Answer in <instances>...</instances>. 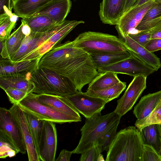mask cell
<instances>
[{
	"mask_svg": "<svg viewBox=\"0 0 161 161\" xmlns=\"http://www.w3.org/2000/svg\"><path fill=\"white\" fill-rule=\"evenodd\" d=\"M139 130L144 144L152 146L158 153L161 145V132L158 125H150Z\"/></svg>",
	"mask_w": 161,
	"mask_h": 161,
	"instance_id": "29",
	"label": "cell"
},
{
	"mask_svg": "<svg viewBox=\"0 0 161 161\" xmlns=\"http://www.w3.org/2000/svg\"><path fill=\"white\" fill-rule=\"evenodd\" d=\"M118 33V37L130 55L153 67L156 71L161 67L160 58L153 52L149 51L145 47L137 43L128 35Z\"/></svg>",
	"mask_w": 161,
	"mask_h": 161,
	"instance_id": "15",
	"label": "cell"
},
{
	"mask_svg": "<svg viewBox=\"0 0 161 161\" xmlns=\"http://www.w3.org/2000/svg\"><path fill=\"white\" fill-rule=\"evenodd\" d=\"M92 62L97 69L125 59L130 54L127 51L103 53L90 54Z\"/></svg>",
	"mask_w": 161,
	"mask_h": 161,
	"instance_id": "26",
	"label": "cell"
},
{
	"mask_svg": "<svg viewBox=\"0 0 161 161\" xmlns=\"http://www.w3.org/2000/svg\"><path fill=\"white\" fill-rule=\"evenodd\" d=\"M31 74L0 76V87L3 90L8 88H13L24 90L29 93L32 92L35 86L30 80Z\"/></svg>",
	"mask_w": 161,
	"mask_h": 161,
	"instance_id": "24",
	"label": "cell"
},
{
	"mask_svg": "<svg viewBox=\"0 0 161 161\" xmlns=\"http://www.w3.org/2000/svg\"><path fill=\"white\" fill-rule=\"evenodd\" d=\"M73 153V151H70L65 149H63L61 150L58 157L55 161H69Z\"/></svg>",
	"mask_w": 161,
	"mask_h": 161,
	"instance_id": "43",
	"label": "cell"
},
{
	"mask_svg": "<svg viewBox=\"0 0 161 161\" xmlns=\"http://www.w3.org/2000/svg\"><path fill=\"white\" fill-rule=\"evenodd\" d=\"M143 142L140 131L130 126L117 133L106 161H142Z\"/></svg>",
	"mask_w": 161,
	"mask_h": 161,
	"instance_id": "2",
	"label": "cell"
},
{
	"mask_svg": "<svg viewBox=\"0 0 161 161\" xmlns=\"http://www.w3.org/2000/svg\"><path fill=\"white\" fill-rule=\"evenodd\" d=\"M126 86L125 82L120 81L112 86L102 90L87 89L85 93L89 96L104 100L108 103L119 97L125 89Z\"/></svg>",
	"mask_w": 161,
	"mask_h": 161,
	"instance_id": "27",
	"label": "cell"
},
{
	"mask_svg": "<svg viewBox=\"0 0 161 161\" xmlns=\"http://www.w3.org/2000/svg\"><path fill=\"white\" fill-rule=\"evenodd\" d=\"M39 67L46 68L69 79L78 91L99 74L90 54L68 41L52 48L41 58Z\"/></svg>",
	"mask_w": 161,
	"mask_h": 161,
	"instance_id": "1",
	"label": "cell"
},
{
	"mask_svg": "<svg viewBox=\"0 0 161 161\" xmlns=\"http://www.w3.org/2000/svg\"><path fill=\"white\" fill-rule=\"evenodd\" d=\"M21 22L27 25L31 32L38 33L47 32L58 25L50 17L44 15H33L22 18Z\"/></svg>",
	"mask_w": 161,
	"mask_h": 161,
	"instance_id": "25",
	"label": "cell"
},
{
	"mask_svg": "<svg viewBox=\"0 0 161 161\" xmlns=\"http://www.w3.org/2000/svg\"><path fill=\"white\" fill-rule=\"evenodd\" d=\"M14 7V0H0V15L6 14L13 15L12 9Z\"/></svg>",
	"mask_w": 161,
	"mask_h": 161,
	"instance_id": "41",
	"label": "cell"
},
{
	"mask_svg": "<svg viewBox=\"0 0 161 161\" xmlns=\"http://www.w3.org/2000/svg\"><path fill=\"white\" fill-rule=\"evenodd\" d=\"M142 161H161V157L152 146L143 144Z\"/></svg>",
	"mask_w": 161,
	"mask_h": 161,
	"instance_id": "36",
	"label": "cell"
},
{
	"mask_svg": "<svg viewBox=\"0 0 161 161\" xmlns=\"http://www.w3.org/2000/svg\"><path fill=\"white\" fill-rule=\"evenodd\" d=\"M63 25V23L57 25L49 31L43 33L31 32L29 36L25 37L19 49L8 59L13 62L20 61L52 36Z\"/></svg>",
	"mask_w": 161,
	"mask_h": 161,
	"instance_id": "14",
	"label": "cell"
},
{
	"mask_svg": "<svg viewBox=\"0 0 161 161\" xmlns=\"http://www.w3.org/2000/svg\"><path fill=\"white\" fill-rule=\"evenodd\" d=\"M120 81L116 73L108 71L99 73L89 84L87 89L102 90L112 86Z\"/></svg>",
	"mask_w": 161,
	"mask_h": 161,
	"instance_id": "28",
	"label": "cell"
},
{
	"mask_svg": "<svg viewBox=\"0 0 161 161\" xmlns=\"http://www.w3.org/2000/svg\"><path fill=\"white\" fill-rule=\"evenodd\" d=\"M30 80L34 85L32 92L66 97L78 91L68 78L50 69L39 67L31 74Z\"/></svg>",
	"mask_w": 161,
	"mask_h": 161,
	"instance_id": "4",
	"label": "cell"
},
{
	"mask_svg": "<svg viewBox=\"0 0 161 161\" xmlns=\"http://www.w3.org/2000/svg\"><path fill=\"white\" fill-rule=\"evenodd\" d=\"M4 91L13 104H18L29 93L24 90L13 88H8Z\"/></svg>",
	"mask_w": 161,
	"mask_h": 161,
	"instance_id": "35",
	"label": "cell"
},
{
	"mask_svg": "<svg viewBox=\"0 0 161 161\" xmlns=\"http://www.w3.org/2000/svg\"><path fill=\"white\" fill-rule=\"evenodd\" d=\"M53 0H14L13 10L18 17L22 18L33 15Z\"/></svg>",
	"mask_w": 161,
	"mask_h": 161,
	"instance_id": "21",
	"label": "cell"
},
{
	"mask_svg": "<svg viewBox=\"0 0 161 161\" xmlns=\"http://www.w3.org/2000/svg\"><path fill=\"white\" fill-rule=\"evenodd\" d=\"M161 22V15L150 20L141 22L136 29L140 32L149 31Z\"/></svg>",
	"mask_w": 161,
	"mask_h": 161,
	"instance_id": "40",
	"label": "cell"
},
{
	"mask_svg": "<svg viewBox=\"0 0 161 161\" xmlns=\"http://www.w3.org/2000/svg\"><path fill=\"white\" fill-rule=\"evenodd\" d=\"M161 15V3L155 2L147 11L142 22L150 20Z\"/></svg>",
	"mask_w": 161,
	"mask_h": 161,
	"instance_id": "38",
	"label": "cell"
},
{
	"mask_svg": "<svg viewBox=\"0 0 161 161\" xmlns=\"http://www.w3.org/2000/svg\"><path fill=\"white\" fill-rule=\"evenodd\" d=\"M147 78L142 75L134 77L123 96L117 100L115 112L122 117L132 109L146 88Z\"/></svg>",
	"mask_w": 161,
	"mask_h": 161,
	"instance_id": "10",
	"label": "cell"
},
{
	"mask_svg": "<svg viewBox=\"0 0 161 161\" xmlns=\"http://www.w3.org/2000/svg\"><path fill=\"white\" fill-rule=\"evenodd\" d=\"M121 116L114 111L103 115L101 112L86 119L80 130L81 137L73 153L81 154L90 149L96 141H98L106 133L117 128Z\"/></svg>",
	"mask_w": 161,
	"mask_h": 161,
	"instance_id": "3",
	"label": "cell"
},
{
	"mask_svg": "<svg viewBox=\"0 0 161 161\" xmlns=\"http://www.w3.org/2000/svg\"><path fill=\"white\" fill-rule=\"evenodd\" d=\"M128 35L133 40L144 47L151 39V34L149 31H142L136 34Z\"/></svg>",
	"mask_w": 161,
	"mask_h": 161,
	"instance_id": "39",
	"label": "cell"
},
{
	"mask_svg": "<svg viewBox=\"0 0 161 161\" xmlns=\"http://www.w3.org/2000/svg\"><path fill=\"white\" fill-rule=\"evenodd\" d=\"M155 2V0H149L142 4L132 7L123 15L115 25L118 32L129 35L140 32L136 28Z\"/></svg>",
	"mask_w": 161,
	"mask_h": 161,
	"instance_id": "9",
	"label": "cell"
},
{
	"mask_svg": "<svg viewBox=\"0 0 161 161\" xmlns=\"http://www.w3.org/2000/svg\"><path fill=\"white\" fill-rule=\"evenodd\" d=\"M0 141L1 158L14 157L19 152L8 140L1 135H0Z\"/></svg>",
	"mask_w": 161,
	"mask_h": 161,
	"instance_id": "34",
	"label": "cell"
},
{
	"mask_svg": "<svg viewBox=\"0 0 161 161\" xmlns=\"http://www.w3.org/2000/svg\"><path fill=\"white\" fill-rule=\"evenodd\" d=\"M22 25L3 42H0V55L4 58H8L19 48L25 36L22 31Z\"/></svg>",
	"mask_w": 161,
	"mask_h": 161,
	"instance_id": "23",
	"label": "cell"
},
{
	"mask_svg": "<svg viewBox=\"0 0 161 161\" xmlns=\"http://www.w3.org/2000/svg\"><path fill=\"white\" fill-rule=\"evenodd\" d=\"M149 31L151 39L161 38V22Z\"/></svg>",
	"mask_w": 161,
	"mask_h": 161,
	"instance_id": "44",
	"label": "cell"
},
{
	"mask_svg": "<svg viewBox=\"0 0 161 161\" xmlns=\"http://www.w3.org/2000/svg\"><path fill=\"white\" fill-rule=\"evenodd\" d=\"M22 25V31L23 33L25 36H29L31 32V31L30 27L26 24L21 22Z\"/></svg>",
	"mask_w": 161,
	"mask_h": 161,
	"instance_id": "46",
	"label": "cell"
},
{
	"mask_svg": "<svg viewBox=\"0 0 161 161\" xmlns=\"http://www.w3.org/2000/svg\"><path fill=\"white\" fill-rule=\"evenodd\" d=\"M155 1L158 3H161V0H155Z\"/></svg>",
	"mask_w": 161,
	"mask_h": 161,
	"instance_id": "50",
	"label": "cell"
},
{
	"mask_svg": "<svg viewBox=\"0 0 161 161\" xmlns=\"http://www.w3.org/2000/svg\"><path fill=\"white\" fill-rule=\"evenodd\" d=\"M105 160L104 159V158L103 156V155L101 154H100L99 156H98L97 161H104Z\"/></svg>",
	"mask_w": 161,
	"mask_h": 161,
	"instance_id": "47",
	"label": "cell"
},
{
	"mask_svg": "<svg viewBox=\"0 0 161 161\" xmlns=\"http://www.w3.org/2000/svg\"><path fill=\"white\" fill-rule=\"evenodd\" d=\"M40 59L13 62L7 58H1L0 76L25 75L39 67Z\"/></svg>",
	"mask_w": 161,
	"mask_h": 161,
	"instance_id": "17",
	"label": "cell"
},
{
	"mask_svg": "<svg viewBox=\"0 0 161 161\" xmlns=\"http://www.w3.org/2000/svg\"><path fill=\"white\" fill-rule=\"evenodd\" d=\"M0 135L8 140L19 152L25 154L26 147L18 125L11 111L0 108Z\"/></svg>",
	"mask_w": 161,
	"mask_h": 161,
	"instance_id": "7",
	"label": "cell"
},
{
	"mask_svg": "<svg viewBox=\"0 0 161 161\" xmlns=\"http://www.w3.org/2000/svg\"><path fill=\"white\" fill-rule=\"evenodd\" d=\"M18 16L14 14L12 16L6 14L0 15V42L7 39L12 30L16 25Z\"/></svg>",
	"mask_w": 161,
	"mask_h": 161,
	"instance_id": "31",
	"label": "cell"
},
{
	"mask_svg": "<svg viewBox=\"0 0 161 161\" xmlns=\"http://www.w3.org/2000/svg\"><path fill=\"white\" fill-rule=\"evenodd\" d=\"M71 5V0H53L33 15H46L60 24L65 21Z\"/></svg>",
	"mask_w": 161,
	"mask_h": 161,
	"instance_id": "20",
	"label": "cell"
},
{
	"mask_svg": "<svg viewBox=\"0 0 161 161\" xmlns=\"http://www.w3.org/2000/svg\"><path fill=\"white\" fill-rule=\"evenodd\" d=\"M72 41L75 47L89 54L127 51L119 37L100 32L85 31Z\"/></svg>",
	"mask_w": 161,
	"mask_h": 161,
	"instance_id": "5",
	"label": "cell"
},
{
	"mask_svg": "<svg viewBox=\"0 0 161 161\" xmlns=\"http://www.w3.org/2000/svg\"><path fill=\"white\" fill-rule=\"evenodd\" d=\"M73 0L75 1V0Z\"/></svg>",
	"mask_w": 161,
	"mask_h": 161,
	"instance_id": "52",
	"label": "cell"
},
{
	"mask_svg": "<svg viewBox=\"0 0 161 161\" xmlns=\"http://www.w3.org/2000/svg\"><path fill=\"white\" fill-rule=\"evenodd\" d=\"M37 100L42 104L62 113L81 118L79 113L66 97L47 94H37Z\"/></svg>",
	"mask_w": 161,
	"mask_h": 161,
	"instance_id": "19",
	"label": "cell"
},
{
	"mask_svg": "<svg viewBox=\"0 0 161 161\" xmlns=\"http://www.w3.org/2000/svg\"><path fill=\"white\" fill-rule=\"evenodd\" d=\"M159 125V129H160V131L161 132V125Z\"/></svg>",
	"mask_w": 161,
	"mask_h": 161,
	"instance_id": "51",
	"label": "cell"
},
{
	"mask_svg": "<svg viewBox=\"0 0 161 161\" xmlns=\"http://www.w3.org/2000/svg\"><path fill=\"white\" fill-rule=\"evenodd\" d=\"M158 153L161 157V146H160V150H159Z\"/></svg>",
	"mask_w": 161,
	"mask_h": 161,
	"instance_id": "49",
	"label": "cell"
},
{
	"mask_svg": "<svg viewBox=\"0 0 161 161\" xmlns=\"http://www.w3.org/2000/svg\"><path fill=\"white\" fill-rule=\"evenodd\" d=\"M55 123L44 121L38 153L41 161L55 160L57 138Z\"/></svg>",
	"mask_w": 161,
	"mask_h": 161,
	"instance_id": "13",
	"label": "cell"
},
{
	"mask_svg": "<svg viewBox=\"0 0 161 161\" xmlns=\"http://www.w3.org/2000/svg\"><path fill=\"white\" fill-rule=\"evenodd\" d=\"M139 0H125L123 11V14L127 12L134 6L136 4Z\"/></svg>",
	"mask_w": 161,
	"mask_h": 161,
	"instance_id": "45",
	"label": "cell"
},
{
	"mask_svg": "<svg viewBox=\"0 0 161 161\" xmlns=\"http://www.w3.org/2000/svg\"><path fill=\"white\" fill-rule=\"evenodd\" d=\"M18 104L24 112L41 120L60 124L81 120V118L62 113L42 104L37 99L36 94L32 92L29 93Z\"/></svg>",
	"mask_w": 161,
	"mask_h": 161,
	"instance_id": "6",
	"label": "cell"
},
{
	"mask_svg": "<svg viewBox=\"0 0 161 161\" xmlns=\"http://www.w3.org/2000/svg\"><path fill=\"white\" fill-rule=\"evenodd\" d=\"M102 147L98 141L93 143L92 146L88 150L81 153L80 161H97L99 155L103 152Z\"/></svg>",
	"mask_w": 161,
	"mask_h": 161,
	"instance_id": "33",
	"label": "cell"
},
{
	"mask_svg": "<svg viewBox=\"0 0 161 161\" xmlns=\"http://www.w3.org/2000/svg\"><path fill=\"white\" fill-rule=\"evenodd\" d=\"M161 100V90L144 95L134 107V114L137 119L147 117L154 110Z\"/></svg>",
	"mask_w": 161,
	"mask_h": 161,
	"instance_id": "22",
	"label": "cell"
},
{
	"mask_svg": "<svg viewBox=\"0 0 161 161\" xmlns=\"http://www.w3.org/2000/svg\"><path fill=\"white\" fill-rule=\"evenodd\" d=\"M79 113L86 119L101 112L108 102L101 98L92 97L78 91L66 97Z\"/></svg>",
	"mask_w": 161,
	"mask_h": 161,
	"instance_id": "12",
	"label": "cell"
},
{
	"mask_svg": "<svg viewBox=\"0 0 161 161\" xmlns=\"http://www.w3.org/2000/svg\"><path fill=\"white\" fill-rule=\"evenodd\" d=\"M9 109L20 129L26 147L28 160L40 161L25 116L24 112L18 104H13Z\"/></svg>",
	"mask_w": 161,
	"mask_h": 161,
	"instance_id": "16",
	"label": "cell"
},
{
	"mask_svg": "<svg viewBox=\"0 0 161 161\" xmlns=\"http://www.w3.org/2000/svg\"><path fill=\"white\" fill-rule=\"evenodd\" d=\"M148 0H140L134 6L142 4Z\"/></svg>",
	"mask_w": 161,
	"mask_h": 161,
	"instance_id": "48",
	"label": "cell"
},
{
	"mask_svg": "<svg viewBox=\"0 0 161 161\" xmlns=\"http://www.w3.org/2000/svg\"><path fill=\"white\" fill-rule=\"evenodd\" d=\"M84 23L82 20H65L60 28L36 49L25 56L20 61L41 59L52 48L60 44L64 39L77 26Z\"/></svg>",
	"mask_w": 161,
	"mask_h": 161,
	"instance_id": "11",
	"label": "cell"
},
{
	"mask_svg": "<svg viewBox=\"0 0 161 161\" xmlns=\"http://www.w3.org/2000/svg\"><path fill=\"white\" fill-rule=\"evenodd\" d=\"M145 47L149 51L152 52L161 50V38L150 39Z\"/></svg>",
	"mask_w": 161,
	"mask_h": 161,
	"instance_id": "42",
	"label": "cell"
},
{
	"mask_svg": "<svg viewBox=\"0 0 161 161\" xmlns=\"http://www.w3.org/2000/svg\"><path fill=\"white\" fill-rule=\"evenodd\" d=\"M125 0H102L99 15L103 23L117 25L123 14Z\"/></svg>",
	"mask_w": 161,
	"mask_h": 161,
	"instance_id": "18",
	"label": "cell"
},
{
	"mask_svg": "<svg viewBox=\"0 0 161 161\" xmlns=\"http://www.w3.org/2000/svg\"><path fill=\"white\" fill-rule=\"evenodd\" d=\"M117 128H115L106 133L98 141L102 148L103 151L108 150L110 147L117 133Z\"/></svg>",
	"mask_w": 161,
	"mask_h": 161,
	"instance_id": "37",
	"label": "cell"
},
{
	"mask_svg": "<svg viewBox=\"0 0 161 161\" xmlns=\"http://www.w3.org/2000/svg\"><path fill=\"white\" fill-rule=\"evenodd\" d=\"M24 113L36 148L38 153L45 121L40 120L28 113L25 112Z\"/></svg>",
	"mask_w": 161,
	"mask_h": 161,
	"instance_id": "30",
	"label": "cell"
},
{
	"mask_svg": "<svg viewBox=\"0 0 161 161\" xmlns=\"http://www.w3.org/2000/svg\"><path fill=\"white\" fill-rule=\"evenodd\" d=\"M154 124L161 125V100L149 115L143 119H137L135 125L140 130L146 126Z\"/></svg>",
	"mask_w": 161,
	"mask_h": 161,
	"instance_id": "32",
	"label": "cell"
},
{
	"mask_svg": "<svg viewBox=\"0 0 161 161\" xmlns=\"http://www.w3.org/2000/svg\"><path fill=\"white\" fill-rule=\"evenodd\" d=\"M97 70L99 73L109 71L126 74L134 77L139 75L147 77L156 71L153 67L131 55L125 59Z\"/></svg>",
	"mask_w": 161,
	"mask_h": 161,
	"instance_id": "8",
	"label": "cell"
}]
</instances>
